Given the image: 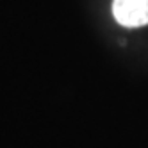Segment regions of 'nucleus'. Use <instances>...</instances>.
Here are the masks:
<instances>
[{"instance_id":"obj_1","label":"nucleus","mask_w":148,"mask_h":148,"mask_svg":"<svg viewBox=\"0 0 148 148\" xmlns=\"http://www.w3.org/2000/svg\"><path fill=\"white\" fill-rule=\"evenodd\" d=\"M112 16L123 27L148 25V0H112Z\"/></svg>"}]
</instances>
